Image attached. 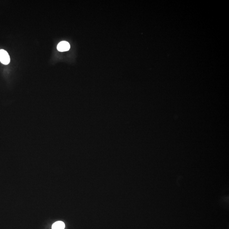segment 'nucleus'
Wrapping results in <instances>:
<instances>
[{
	"mask_svg": "<svg viewBox=\"0 0 229 229\" xmlns=\"http://www.w3.org/2000/svg\"><path fill=\"white\" fill-rule=\"evenodd\" d=\"M70 49V45L68 42L62 41L59 43L57 45L58 50L61 52H66L68 51Z\"/></svg>",
	"mask_w": 229,
	"mask_h": 229,
	"instance_id": "obj_2",
	"label": "nucleus"
},
{
	"mask_svg": "<svg viewBox=\"0 0 229 229\" xmlns=\"http://www.w3.org/2000/svg\"><path fill=\"white\" fill-rule=\"evenodd\" d=\"M10 60V56L6 51L4 50H0V61L4 64H9Z\"/></svg>",
	"mask_w": 229,
	"mask_h": 229,
	"instance_id": "obj_1",
	"label": "nucleus"
},
{
	"mask_svg": "<svg viewBox=\"0 0 229 229\" xmlns=\"http://www.w3.org/2000/svg\"><path fill=\"white\" fill-rule=\"evenodd\" d=\"M65 224L62 221H58L55 222L52 226V229H64Z\"/></svg>",
	"mask_w": 229,
	"mask_h": 229,
	"instance_id": "obj_3",
	"label": "nucleus"
}]
</instances>
